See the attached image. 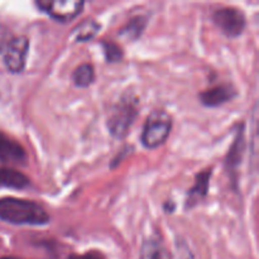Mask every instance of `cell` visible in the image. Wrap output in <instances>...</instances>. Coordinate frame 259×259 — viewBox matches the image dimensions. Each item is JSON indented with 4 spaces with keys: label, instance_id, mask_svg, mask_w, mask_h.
<instances>
[{
    "label": "cell",
    "instance_id": "1",
    "mask_svg": "<svg viewBox=\"0 0 259 259\" xmlns=\"http://www.w3.org/2000/svg\"><path fill=\"white\" fill-rule=\"evenodd\" d=\"M0 220L13 225L43 227L51 218L45 207L33 200L7 196L0 199Z\"/></svg>",
    "mask_w": 259,
    "mask_h": 259
},
{
    "label": "cell",
    "instance_id": "2",
    "mask_svg": "<svg viewBox=\"0 0 259 259\" xmlns=\"http://www.w3.org/2000/svg\"><path fill=\"white\" fill-rule=\"evenodd\" d=\"M139 101L134 94L125 93L109 111L106 128L114 139H124L139 115Z\"/></svg>",
    "mask_w": 259,
    "mask_h": 259
},
{
    "label": "cell",
    "instance_id": "3",
    "mask_svg": "<svg viewBox=\"0 0 259 259\" xmlns=\"http://www.w3.org/2000/svg\"><path fill=\"white\" fill-rule=\"evenodd\" d=\"M172 131V116L166 110L157 109L146 119L141 134V143L147 149L163 146Z\"/></svg>",
    "mask_w": 259,
    "mask_h": 259
},
{
    "label": "cell",
    "instance_id": "4",
    "mask_svg": "<svg viewBox=\"0 0 259 259\" xmlns=\"http://www.w3.org/2000/svg\"><path fill=\"white\" fill-rule=\"evenodd\" d=\"M212 22L218 29L228 38H238L247 28V18L242 9L225 7L217 9L212 14Z\"/></svg>",
    "mask_w": 259,
    "mask_h": 259
},
{
    "label": "cell",
    "instance_id": "5",
    "mask_svg": "<svg viewBox=\"0 0 259 259\" xmlns=\"http://www.w3.org/2000/svg\"><path fill=\"white\" fill-rule=\"evenodd\" d=\"M35 7L53 20L68 23L82 13L85 2L80 0H37Z\"/></svg>",
    "mask_w": 259,
    "mask_h": 259
},
{
    "label": "cell",
    "instance_id": "6",
    "mask_svg": "<svg viewBox=\"0 0 259 259\" xmlns=\"http://www.w3.org/2000/svg\"><path fill=\"white\" fill-rule=\"evenodd\" d=\"M29 39L24 35L12 37L2 47L3 62L7 70L12 73H20L27 65Z\"/></svg>",
    "mask_w": 259,
    "mask_h": 259
},
{
    "label": "cell",
    "instance_id": "7",
    "mask_svg": "<svg viewBox=\"0 0 259 259\" xmlns=\"http://www.w3.org/2000/svg\"><path fill=\"white\" fill-rule=\"evenodd\" d=\"M238 96V90L233 83H218L199 94V100L206 108H219L230 103Z\"/></svg>",
    "mask_w": 259,
    "mask_h": 259
},
{
    "label": "cell",
    "instance_id": "8",
    "mask_svg": "<svg viewBox=\"0 0 259 259\" xmlns=\"http://www.w3.org/2000/svg\"><path fill=\"white\" fill-rule=\"evenodd\" d=\"M245 125L244 123L238 124V129L235 132V138L233 141L232 146H230L229 151H228L227 157H225V168L227 172L230 175V177L233 179L235 184V180H237V171L239 168V166L242 164L243 158H244L245 154V148H247V142H245Z\"/></svg>",
    "mask_w": 259,
    "mask_h": 259
},
{
    "label": "cell",
    "instance_id": "9",
    "mask_svg": "<svg viewBox=\"0 0 259 259\" xmlns=\"http://www.w3.org/2000/svg\"><path fill=\"white\" fill-rule=\"evenodd\" d=\"M212 176V167L205 168L197 172L195 176V182L191 189L187 191L186 201H185V210H191L200 204L202 200L206 199L209 195L210 180Z\"/></svg>",
    "mask_w": 259,
    "mask_h": 259
},
{
    "label": "cell",
    "instance_id": "10",
    "mask_svg": "<svg viewBox=\"0 0 259 259\" xmlns=\"http://www.w3.org/2000/svg\"><path fill=\"white\" fill-rule=\"evenodd\" d=\"M0 162L7 164H25L27 162L24 147L3 132H0Z\"/></svg>",
    "mask_w": 259,
    "mask_h": 259
},
{
    "label": "cell",
    "instance_id": "11",
    "mask_svg": "<svg viewBox=\"0 0 259 259\" xmlns=\"http://www.w3.org/2000/svg\"><path fill=\"white\" fill-rule=\"evenodd\" d=\"M148 17L147 15H136L131 18L120 29L118 30V37L126 42H136L143 35L147 25H148Z\"/></svg>",
    "mask_w": 259,
    "mask_h": 259
},
{
    "label": "cell",
    "instance_id": "12",
    "mask_svg": "<svg viewBox=\"0 0 259 259\" xmlns=\"http://www.w3.org/2000/svg\"><path fill=\"white\" fill-rule=\"evenodd\" d=\"M29 186V179L18 169L0 167V187L13 190H24Z\"/></svg>",
    "mask_w": 259,
    "mask_h": 259
},
{
    "label": "cell",
    "instance_id": "13",
    "mask_svg": "<svg viewBox=\"0 0 259 259\" xmlns=\"http://www.w3.org/2000/svg\"><path fill=\"white\" fill-rule=\"evenodd\" d=\"M100 29L101 24L98 20L86 19L73 28L70 34V39H72L76 43L89 42V40L94 39L96 37Z\"/></svg>",
    "mask_w": 259,
    "mask_h": 259
},
{
    "label": "cell",
    "instance_id": "14",
    "mask_svg": "<svg viewBox=\"0 0 259 259\" xmlns=\"http://www.w3.org/2000/svg\"><path fill=\"white\" fill-rule=\"evenodd\" d=\"M139 259H167L162 240L157 235L146 238L142 243Z\"/></svg>",
    "mask_w": 259,
    "mask_h": 259
},
{
    "label": "cell",
    "instance_id": "15",
    "mask_svg": "<svg viewBox=\"0 0 259 259\" xmlns=\"http://www.w3.org/2000/svg\"><path fill=\"white\" fill-rule=\"evenodd\" d=\"M72 82L78 89H88L95 82V68L91 63L83 62L78 65L72 72Z\"/></svg>",
    "mask_w": 259,
    "mask_h": 259
},
{
    "label": "cell",
    "instance_id": "16",
    "mask_svg": "<svg viewBox=\"0 0 259 259\" xmlns=\"http://www.w3.org/2000/svg\"><path fill=\"white\" fill-rule=\"evenodd\" d=\"M101 50H103L104 58L108 63L120 62L124 57V51L120 46L113 40H101Z\"/></svg>",
    "mask_w": 259,
    "mask_h": 259
},
{
    "label": "cell",
    "instance_id": "17",
    "mask_svg": "<svg viewBox=\"0 0 259 259\" xmlns=\"http://www.w3.org/2000/svg\"><path fill=\"white\" fill-rule=\"evenodd\" d=\"M67 259H104L103 255L96 250H90V252L82 253V254H70Z\"/></svg>",
    "mask_w": 259,
    "mask_h": 259
},
{
    "label": "cell",
    "instance_id": "18",
    "mask_svg": "<svg viewBox=\"0 0 259 259\" xmlns=\"http://www.w3.org/2000/svg\"><path fill=\"white\" fill-rule=\"evenodd\" d=\"M129 147H131V146H125L123 149H121L120 152H118V154H116V156L113 158V161H111L110 168H115V167L118 166V164L120 163L121 161H123L124 157L128 156V152H129L128 148H129Z\"/></svg>",
    "mask_w": 259,
    "mask_h": 259
},
{
    "label": "cell",
    "instance_id": "19",
    "mask_svg": "<svg viewBox=\"0 0 259 259\" xmlns=\"http://www.w3.org/2000/svg\"><path fill=\"white\" fill-rule=\"evenodd\" d=\"M163 210L167 214H172V212H175V210H176V204H175L172 200H167L163 204Z\"/></svg>",
    "mask_w": 259,
    "mask_h": 259
},
{
    "label": "cell",
    "instance_id": "20",
    "mask_svg": "<svg viewBox=\"0 0 259 259\" xmlns=\"http://www.w3.org/2000/svg\"><path fill=\"white\" fill-rule=\"evenodd\" d=\"M0 259H22L18 257H0Z\"/></svg>",
    "mask_w": 259,
    "mask_h": 259
}]
</instances>
